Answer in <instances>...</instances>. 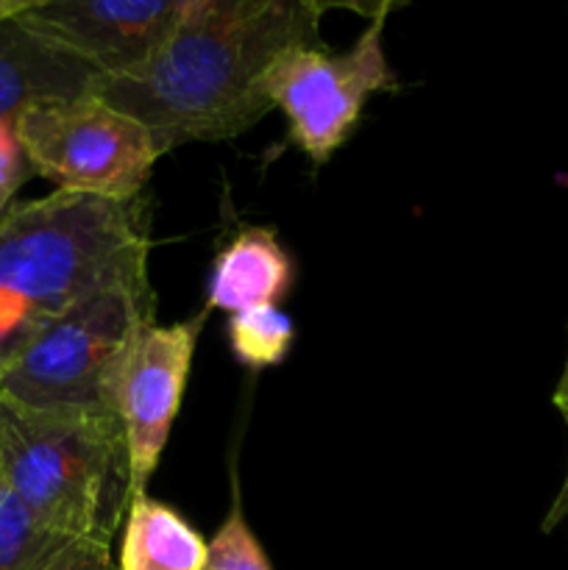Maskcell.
<instances>
[{"instance_id":"obj_1","label":"cell","mask_w":568,"mask_h":570,"mask_svg":"<svg viewBox=\"0 0 568 570\" xmlns=\"http://www.w3.org/2000/svg\"><path fill=\"white\" fill-rule=\"evenodd\" d=\"M326 3L189 0L165 48L139 72L104 81L98 98L148 128L159 154L223 142L273 111L265 76L290 45H321Z\"/></svg>"},{"instance_id":"obj_2","label":"cell","mask_w":568,"mask_h":570,"mask_svg":"<svg viewBox=\"0 0 568 570\" xmlns=\"http://www.w3.org/2000/svg\"><path fill=\"white\" fill-rule=\"evenodd\" d=\"M148 195L78 193L14 204L0 217V376L65 312L117 284L150 282Z\"/></svg>"},{"instance_id":"obj_3","label":"cell","mask_w":568,"mask_h":570,"mask_svg":"<svg viewBox=\"0 0 568 570\" xmlns=\"http://www.w3.org/2000/svg\"><path fill=\"white\" fill-rule=\"evenodd\" d=\"M0 476L33 521L61 540L111 546L131 501L115 415L39 412L0 399Z\"/></svg>"},{"instance_id":"obj_4","label":"cell","mask_w":568,"mask_h":570,"mask_svg":"<svg viewBox=\"0 0 568 570\" xmlns=\"http://www.w3.org/2000/svg\"><path fill=\"white\" fill-rule=\"evenodd\" d=\"M154 321L150 282L117 284L89 295L17 356L0 376V399L39 412L115 415L111 382L117 365L134 334Z\"/></svg>"},{"instance_id":"obj_5","label":"cell","mask_w":568,"mask_h":570,"mask_svg":"<svg viewBox=\"0 0 568 570\" xmlns=\"http://www.w3.org/2000/svg\"><path fill=\"white\" fill-rule=\"evenodd\" d=\"M395 3H382L351 48L332 53L321 45H290L265 76L273 109L287 117L295 148L315 167L329 165L354 134L365 104L395 92L399 78L384 53V26Z\"/></svg>"},{"instance_id":"obj_6","label":"cell","mask_w":568,"mask_h":570,"mask_svg":"<svg viewBox=\"0 0 568 570\" xmlns=\"http://www.w3.org/2000/svg\"><path fill=\"white\" fill-rule=\"evenodd\" d=\"M14 128L31 170L61 193L139 198L161 156L143 122L98 95L33 106Z\"/></svg>"},{"instance_id":"obj_7","label":"cell","mask_w":568,"mask_h":570,"mask_svg":"<svg viewBox=\"0 0 568 570\" xmlns=\"http://www.w3.org/2000/svg\"><path fill=\"white\" fill-rule=\"evenodd\" d=\"M206 312L178 323H145L128 343L115 382L111 410L120 421L131 471V495L148 493L170 429L182 410L193 371L195 345L206 326Z\"/></svg>"},{"instance_id":"obj_8","label":"cell","mask_w":568,"mask_h":570,"mask_svg":"<svg viewBox=\"0 0 568 570\" xmlns=\"http://www.w3.org/2000/svg\"><path fill=\"white\" fill-rule=\"evenodd\" d=\"M187 11L189 0H31L20 22L115 81L143 70Z\"/></svg>"},{"instance_id":"obj_9","label":"cell","mask_w":568,"mask_h":570,"mask_svg":"<svg viewBox=\"0 0 568 570\" xmlns=\"http://www.w3.org/2000/svg\"><path fill=\"white\" fill-rule=\"evenodd\" d=\"M100 83V72L22 26L20 14L0 22V122H17L33 106L98 95Z\"/></svg>"},{"instance_id":"obj_10","label":"cell","mask_w":568,"mask_h":570,"mask_svg":"<svg viewBox=\"0 0 568 570\" xmlns=\"http://www.w3.org/2000/svg\"><path fill=\"white\" fill-rule=\"evenodd\" d=\"M295 282V262L267 226L239 228L217 250L206 276L204 312H237L278 306Z\"/></svg>"},{"instance_id":"obj_11","label":"cell","mask_w":568,"mask_h":570,"mask_svg":"<svg viewBox=\"0 0 568 570\" xmlns=\"http://www.w3.org/2000/svg\"><path fill=\"white\" fill-rule=\"evenodd\" d=\"M117 570H204L206 540L198 529L150 493L131 495L123 518Z\"/></svg>"},{"instance_id":"obj_12","label":"cell","mask_w":568,"mask_h":570,"mask_svg":"<svg viewBox=\"0 0 568 570\" xmlns=\"http://www.w3.org/2000/svg\"><path fill=\"white\" fill-rule=\"evenodd\" d=\"M226 343L234 362L245 371H267L282 365L295 343V323L282 306L237 312L226 321Z\"/></svg>"},{"instance_id":"obj_13","label":"cell","mask_w":568,"mask_h":570,"mask_svg":"<svg viewBox=\"0 0 568 570\" xmlns=\"http://www.w3.org/2000/svg\"><path fill=\"white\" fill-rule=\"evenodd\" d=\"M204 570H273L265 546L259 543L243 510L237 476L232 471V507L212 540H206Z\"/></svg>"},{"instance_id":"obj_14","label":"cell","mask_w":568,"mask_h":570,"mask_svg":"<svg viewBox=\"0 0 568 570\" xmlns=\"http://www.w3.org/2000/svg\"><path fill=\"white\" fill-rule=\"evenodd\" d=\"M56 540L61 538L45 532L0 476V570H28Z\"/></svg>"},{"instance_id":"obj_15","label":"cell","mask_w":568,"mask_h":570,"mask_svg":"<svg viewBox=\"0 0 568 570\" xmlns=\"http://www.w3.org/2000/svg\"><path fill=\"white\" fill-rule=\"evenodd\" d=\"M28 570H117L111 546L98 540H56Z\"/></svg>"},{"instance_id":"obj_16","label":"cell","mask_w":568,"mask_h":570,"mask_svg":"<svg viewBox=\"0 0 568 570\" xmlns=\"http://www.w3.org/2000/svg\"><path fill=\"white\" fill-rule=\"evenodd\" d=\"M31 165L26 159L14 122H0V217L17 204V193L26 184Z\"/></svg>"},{"instance_id":"obj_17","label":"cell","mask_w":568,"mask_h":570,"mask_svg":"<svg viewBox=\"0 0 568 570\" xmlns=\"http://www.w3.org/2000/svg\"><path fill=\"white\" fill-rule=\"evenodd\" d=\"M562 518H568V465H566V479H562L560 493H557L555 504H551V507H549V512H546L543 532H551V529H555L557 523L562 521Z\"/></svg>"},{"instance_id":"obj_18","label":"cell","mask_w":568,"mask_h":570,"mask_svg":"<svg viewBox=\"0 0 568 570\" xmlns=\"http://www.w3.org/2000/svg\"><path fill=\"white\" fill-rule=\"evenodd\" d=\"M551 404H555V410L560 412L562 421L568 423V354H566V365H562V373H560V382H557L555 395H551Z\"/></svg>"},{"instance_id":"obj_19","label":"cell","mask_w":568,"mask_h":570,"mask_svg":"<svg viewBox=\"0 0 568 570\" xmlns=\"http://www.w3.org/2000/svg\"><path fill=\"white\" fill-rule=\"evenodd\" d=\"M28 3H31V0H0V22L26 11Z\"/></svg>"}]
</instances>
